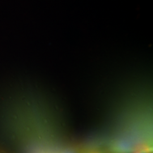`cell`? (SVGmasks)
I'll return each mask as SVG.
<instances>
[{
  "mask_svg": "<svg viewBox=\"0 0 153 153\" xmlns=\"http://www.w3.org/2000/svg\"><path fill=\"white\" fill-rule=\"evenodd\" d=\"M90 153H107L104 152H101V151H95V152H91Z\"/></svg>",
  "mask_w": 153,
  "mask_h": 153,
  "instance_id": "6da1fadb",
  "label": "cell"
},
{
  "mask_svg": "<svg viewBox=\"0 0 153 153\" xmlns=\"http://www.w3.org/2000/svg\"><path fill=\"white\" fill-rule=\"evenodd\" d=\"M76 153L74 152H73V151H67V152H64V153Z\"/></svg>",
  "mask_w": 153,
  "mask_h": 153,
  "instance_id": "7a4b0ae2",
  "label": "cell"
},
{
  "mask_svg": "<svg viewBox=\"0 0 153 153\" xmlns=\"http://www.w3.org/2000/svg\"><path fill=\"white\" fill-rule=\"evenodd\" d=\"M81 153H90V152H83Z\"/></svg>",
  "mask_w": 153,
  "mask_h": 153,
  "instance_id": "3957f363",
  "label": "cell"
}]
</instances>
